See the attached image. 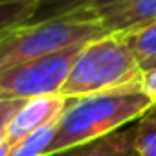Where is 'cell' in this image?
Wrapping results in <instances>:
<instances>
[{"label":"cell","instance_id":"6da1fadb","mask_svg":"<svg viewBox=\"0 0 156 156\" xmlns=\"http://www.w3.org/2000/svg\"><path fill=\"white\" fill-rule=\"evenodd\" d=\"M151 107L152 101L141 90V85L70 99L57 119L55 138L44 156L62 154L121 130L127 123L140 119Z\"/></svg>","mask_w":156,"mask_h":156},{"label":"cell","instance_id":"7a4b0ae2","mask_svg":"<svg viewBox=\"0 0 156 156\" xmlns=\"http://www.w3.org/2000/svg\"><path fill=\"white\" fill-rule=\"evenodd\" d=\"M143 70L119 33L88 41L77 53L59 94L79 99L141 85Z\"/></svg>","mask_w":156,"mask_h":156},{"label":"cell","instance_id":"3957f363","mask_svg":"<svg viewBox=\"0 0 156 156\" xmlns=\"http://www.w3.org/2000/svg\"><path fill=\"white\" fill-rule=\"evenodd\" d=\"M105 35L107 33L98 24L77 20L68 15L37 24H22L0 35V70L41 59Z\"/></svg>","mask_w":156,"mask_h":156},{"label":"cell","instance_id":"277c9868","mask_svg":"<svg viewBox=\"0 0 156 156\" xmlns=\"http://www.w3.org/2000/svg\"><path fill=\"white\" fill-rule=\"evenodd\" d=\"M83 44L87 42L0 70V101H26L31 98L59 94Z\"/></svg>","mask_w":156,"mask_h":156},{"label":"cell","instance_id":"5b68a950","mask_svg":"<svg viewBox=\"0 0 156 156\" xmlns=\"http://www.w3.org/2000/svg\"><path fill=\"white\" fill-rule=\"evenodd\" d=\"M66 15L77 20L94 22L107 35L127 33L156 20V0H119L98 9L70 11Z\"/></svg>","mask_w":156,"mask_h":156},{"label":"cell","instance_id":"8992f818","mask_svg":"<svg viewBox=\"0 0 156 156\" xmlns=\"http://www.w3.org/2000/svg\"><path fill=\"white\" fill-rule=\"evenodd\" d=\"M68 103L70 99L61 94H50V96L26 99L24 105L19 108V112L13 116V119L9 121L2 141L11 151L19 141H22L26 136H30L37 129L51 121H57L66 110Z\"/></svg>","mask_w":156,"mask_h":156},{"label":"cell","instance_id":"52a82bcc","mask_svg":"<svg viewBox=\"0 0 156 156\" xmlns=\"http://www.w3.org/2000/svg\"><path fill=\"white\" fill-rule=\"evenodd\" d=\"M61 156H138L136 152V127L116 130L92 143L62 152Z\"/></svg>","mask_w":156,"mask_h":156},{"label":"cell","instance_id":"ba28073f","mask_svg":"<svg viewBox=\"0 0 156 156\" xmlns=\"http://www.w3.org/2000/svg\"><path fill=\"white\" fill-rule=\"evenodd\" d=\"M119 35H123V39L127 41L141 68L152 59H156V20Z\"/></svg>","mask_w":156,"mask_h":156},{"label":"cell","instance_id":"9c48e42d","mask_svg":"<svg viewBox=\"0 0 156 156\" xmlns=\"http://www.w3.org/2000/svg\"><path fill=\"white\" fill-rule=\"evenodd\" d=\"M55 130H57V121H51L37 129L35 132H31L15 145L9 151V156H44L50 143L55 138Z\"/></svg>","mask_w":156,"mask_h":156},{"label":"cell","instance_id":"30bf717a","mask_svg":"<svg viewBox=\"0 0 156 156\" xmlns=\"http://www.w3.org/2000/svg\"><path fill=\"white\" fill-rule=\"evenodd\" d=\"M37 2L39 0H20V2L0 4V35L30 22Z\"/></svg>","mask_w":156,"mask_h":156},{"label":"cell","instance_id":"8fae6325","mask_svg":"<svg viewBox=\"0 0 156 156\" xmlns=\"http://www.w3.org/2000/svg\"><path fill=\"white\" fill-rule=\"evenodd\" d=\"M134 127L138 156H156V107L152 105Z\"/></svg>","mask_w":156,"mask_h":156},{"label":"cell","instance_id":"7c38bea8","mask_svg":"<svg viewBox=\"0 0 156 156\" xmlns=\"http://www.w3.org/2000/svg\"><path fill=\"white\" fill-rule=\"evenodd\" d=\"M81 2L83 0H39L37 6H35L33 17L26 24H37V22H44V20L62 17L68 11H72L75 6H79Z\"/></svg>","mask_w":156,"mask_h":156},{"label":"cell","instance_id":"4fadbf2b","mask_svg":"<svg viewBox=\"0 0 156 156\" xmlns=\"http://www.w3.org/2000/svg\"><path fill=\"white\" fill-rule=\"evenodd\" d=\"M24 105V99H9V101H0V141H2L6 129L13 116L19 112V108Z\"/></svg>","mask_w":156,"mask_h":156},{"label":"cell","instance_id":"5bb4252c","mask_svg":"<svg viewBox=\"0 0 156 156\" xmlns=\"http://www.w3.org/2000/svg\"><path fill=\"white\" fill-rule=\"evenodd\" d=\"M141 90L147 94V98L152 101V105L156 107V70H147L143 72L141 77Z\"/></svg>","mask_w":156,"mask_h":156},{"label":"cell","instance_id":"9a60e30c","mask_svg":"<svg viewBox=\"0 0 156 156\" xmlns=\"http://www.w3.org/2000/svg\"><path fill=\"white\" fill-rule=\"evenodd\" d=\"M114 2H119V0H83L79 6H75L72 11H88V9H98V8H103V6H108V4H114ZM70 13V11H68Z\"/></svg>","mask_w":156,"mask_h":156},{"label":"cell","instance_id":"2e32d148","mask_svg":"<svg viewBox=\"0 0 156 156\" xmlns=\"http://www.w3.org/2000/svg\"><path fill=\"white\" fill-rule=\"evenodd\" d=\"M141 70H143V72H147V70H156V59H152L151 62H147Z\"/></svg>","mask_w":156,"mask_h":156},{"label":"cell","instance_id":"e0dca14e","mask_svg":"<svg viewBox=\"0 0 156 156\" xmlns=\"http://www.w3.org/2000/svg\"><path fill=\"white\" fill-rule=\"evenodd\" d=\"M9 2H20V0H0V4H9Z\"/></svg>","mask_w":156,"mask_h":156}]
</instances>
